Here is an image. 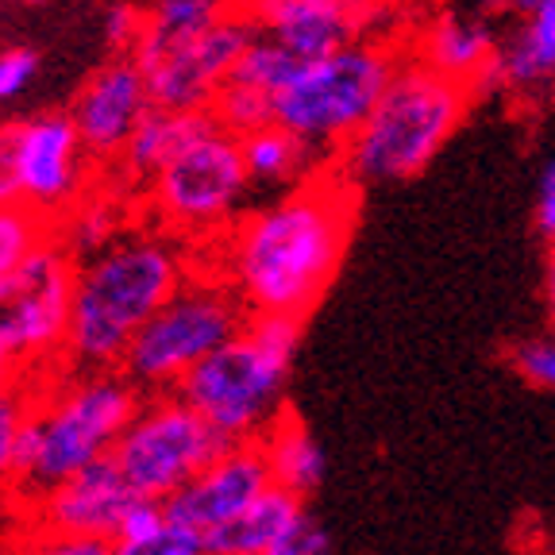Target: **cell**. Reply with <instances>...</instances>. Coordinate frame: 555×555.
I'll return each instance as SVG.
<instances>
[{
  "instance_id": "obj_1",
  "label": "cell",
  "mask_w": 555,
  "mask_h": 555,
  "mask_svg": "<svg viewBox=\"0 0 555 555\" xmlns=\"http://www.w3.org/2000/svg\"><path fill=\"white\" fill-rule=\"evenodd\" d=\"M359 220V182L321 170L220 235L217 274L251 312L309 317L347 259Z\"/></svg>"
},
{
  "instance_id": "obj_2",
  "label": "cell",
  "mask_w": 555,
  "mask_h": 555,
  "mask_svg": "<svg viewBox=\"0 0 555 555\" xmlns=\"http://www.w3.org/2000/svg\"><path fill=\"white\" fill-rule=\"evenodd\" d=\"M185 255L158 232H124L78 262L66 371H113L139 328L185 286Z\"/></svg>"
},
{
  "instance_id": "obj_3",
  "label": "cell",
  "mask_w": 555,
  "mask_h": 555,
  "mask_svg": "<svg viewBox=\"0 0 555 555\" xmlns=\"http://www.w3.org/2000/svg\"><path fill=\"white\" fill-rule=\"evenodd\" d=\"M475 96L467 81L448 78L401 51L390 86L382 89L366 124L339 147V170L359 185L416 178L463 128Z\"/></svg>"
},
{
  "instance_id": "obj_4",
  "label": "cell",
  "mask_w": 555,
  "mask_h": 555,
  "mask_svg": "<svg viewBox=\"0 0 555 555\" xmlns=\"http://www.w3.org/2000/svg\"><path fill=\"white\" fill-rule=\"evenodd\" d=\"M297 344H301V317L251 312L228 344H220L178 382V393L228 443L262 440L267 428L286 413L282 398Z\"/></svg>"
},
{
  "instance_id": "obj_5",
  "label": "cell",
  "mask_w": 555,
  "mask_h": 555,
  "mask_svg": "<svg viewBox=\"0 0 555 555\" xmlns=\"http://www.w3.org/2000/svg\"><path fill=\"white\" fill-rule=\"evenodd\" d=\"M143 398L147 393L139 390L120 366L74 371L69 378L54 382L43 398H35L31 413L39 421V451H35L31 467L12 482L16 494L35 502L74 470L113 455Z\"/></svg>"
},
{
  "instance_id": "obj_6",
  "label": "cell",
  "mask_w": 555,
  "mask_h": 555,
  "mask_svg": "<svg viewBox=\"0 0 555 555\" xmlns=\"http://www.w3.org/2000/svg\"><path fill=\"white\" fill-rule=\"evenodd\" d=\"M405 43L359 35L336 51L309 59L286 89L274 93V120L312 151H336L366 124L382 89L390 86Z\"/></svg>"
},
{
  "instance_id": "obj_7",
  "label": "cell",
  "mask_w": 555,
  "mask_h": 555,
  "mask_svg": "<svg viewBox=\"0 0 555 555\" xmlns=\"http://www.w3.org/2000/svg\"><path fill=\"white\" fill-rule=\"evenodd\" d=\"M251 309L224 278H190L131 339L120 371L143 393L178 390V382L205 356L247 324Z\"/></svg>"
},
{
  "instance_id": "obj_8",
  "label": "cell",
  "mask_w": 555,
  "mask_h": 555,
  "mask_svg": "<svg viewBox=\"0 0 555 555\" xmlns=\"http://www.w3.org/2000/svg\"><path fill=\"white\" fill-rule=\"evenodd\" d=\"M251 185L243 143L228 128H212L178 151L147 185V208L173 235L212 240L235 224V208Z\"/></svg>"
},
{
  "instance_id": "obj_9",
  "label": "cell",
  "mask_w": 555,
  "mask_h": 555,
  "mask_svg": "<svg viewBox=\"0 0 555 555\" xmlns=\"http://www.w3.org/2000/svg\"><path fill=\"white\" fill-rule=\"evenodd\" d=\"M224 448V436L208 425L182 393L166 390L143 398L131 425L124 428L120 443L113 448V460L120 463L135 494L166 502Z\"/></svg>"
},
{
  "instance_id": "obj_10",
  "label": "cell",
  "mask_w": 555,
  "mask_h": 555,
  "mask_svg": "<svg viewBox=\"0 0 555 555\" xmlns=\"http://www.w3.org/2000/svg\"><path fill=\"white\" fill-rule=\"evenodd\" d=\"M78 294V259L59 235L35 247L9 282H0V332L27 371L66 366L69 317Z\"/></svg>"
},
{
  "instance_id": "obj_11",
  "label": "cell",
  "mask_w": 555,
  "mask_h": 555,
  "mask_svg": "<svg viewBox=\"0 0 555 555\" xmlns=\"http://www.w3.org/2000/svg\"><path fill=\"white\" fill-rule=\"evenodd\" d=\"M255 31L259 27L240 9H232L224 20H217L193 39H182V43L166 47L155 59L139 62L143 74H147L151 101L158 108H208L217 89L232 78L235 62L247 51Z\"/></svg>"
},
{
  "instance_id": "obj_12",
  "label": "cell",
  "mask_w": 555,
  "mask_h": 555,
  "mask_svg": "<svg viewBox=\"0 0 555 555\" xmlns=\"http://www.w3.org/2000/svg\"><path fill=\"white\" fill-rule=\"evenodd\" d=\"M20 190L31 208L43 217L59 220L81 193L89 190V151L81 143V131L69 116L35 113L20 131Z\"/></svg>"
},
{
  "instance_id": "obj_13",
  "label": "cell",
  "mask_w": 555,
  "mask_h": 555,
  "mask_svg": "<svg viewBox=\"0 0 555 555\" xmlns=\"http://www.w3.org/2000/svg\"><path fill=\"white\" fill-rule=\"evenodd\" d=\"M151 108L155 101H151L143 66L131 54H113L81 81L74 104H69V116L78 124L89 158L108 166L120 158V151L128 147V139L135 135Z\"/></svg>"
},
{
  "instance_id": "obj_14",
  "label": "cell",
  "mask_w": 555,
  "mask_h": 555,
  "mask_svg": "<svg viewBox=\"0 0 555 555\" xmlns=\"http://www.w3.org/2000/svg\"><path fill=\"white\" fill-rule=\"evenodd\" d=\"M267 486H274V478H270V463L262 455V443L259 440L228 443L217 460L208 463V467H201L182 490H173L166 498V517L208 537L224 520H232L235 513L247 509Z\"/></svg>"
},
{
  "instance_id": "obj_15",
  "label": "cell",
  "mask_w": 555,
  "mask_h": 555,
  "mask_svg": "<svg viewBox=\"0 0 555 555\" xmlns=\"http://www.w3.org/2000/svg\"><path fill=\"white\" fill-rule=\"evenodd\" d=\"M235 9L301 59H321L359 35H371L374 20L386 12L378 0H235Z\"/></svg>"
},
{
  "instance_id": "obj_16",
  "label": "cell",
  "mask_w": 555,
  "mask_h": 555,
  "mask_svg": "<svg viewBox=\"0 0 555 555\" xmlns=\"http://www.w3.org/2000/svg\"><path fill=\"white\" fill-rule=\"evenodd\" d=\"M131 498H135V490L124 478L120 463L113 455H104V460H93L89 467L62 478L43 498H35V529L116 540V529H120V517Z\"/></svg>"
},
{
  "instance_id": "obj_17",
  "label": "cell",
  "mask_w": 555,
  "mask_h": 555,
  "mask_svg": "<svg viewBox=\"0 0 555 555\" xmlns=\"http://www.w3.org/2000/svg\"><path fill=\"white\" fill-rule=\"evenodd\" d=\"M405 51L428 62L433 69L455 81H467L478 96L486 89H498V54L502 39L490 27V20L470 12H436L433 20L416 27L413 39H405Z\"/></svg>"
},
{
  "instance_id": "obj_18",
  "label": "cell",
  "mask_w": 555,
  "mask_h": 555,
  "mask_svg": "<svg viewBox=\"0 0 555 555\" xmlns=\"http://www.w3.org/2000/svg\"><path fill=\"white\" fill-rule=\"evenodd\" d=\"M517 24L502 39L498 89L544 93L555 86V0H513Z\"/></svg>"
},
{
  "instance_id": "obj_19",
  "label": "cell",
  "mask_w": 555,
  "mask_h": 555,
  "mask_svg": "<svg viewBox=\"0 0 555 555\" xmlns=\"http://www.w3.org/2000/svg\"><path fill=\"white\" fill-rule=\"evenodd\" d=\"M217 116L212 108H151L143 116V124L135 128V135L128 139V147L116 158V173L120 182L139 190V185H151L158 170L170 163L178 151H185L193 139H201L205 131L217 128Z\"/></svg>"
},
{
  "instance_id": "obj_20",
  "label": "cell",
  "mask_w": 555,
  "mask_h": 555,
  "mask_svg": "<svg viewBox=\"0 0 555 555\" xmlns=\"http://www.w3.org/2000/svg\"><path fill=\"white\" fill-rule=\"evenodd\" d=\"M305 517L301 494L286 490V486H267L259 498L232 520H224L220 529L208 532V552L212 555H267L278 540L294 529Z\"/></svg>"
},
{
  "instance_id": "obj_21",
  "label": "cell",
  "mask_w": 555,
  "mask_h": 555,
  "mask_svg": "<svg viewBox=\"0 0 555 555\" xmlns=\"http://www.w3.org/2000/svg\"><path fill=\"white\" fill-rule=\"evenodd\" d=\"M243 143V163H247V173L251 182L262 185H297L305 178H312V158L321 151H312L301 135H294L282 124H262V128L240 135Z\"/></svg>"
},
{
  "instance_id": "obj_22",
  "label": "cell",
  "mask_w": 555,
  "mask_h": 555,
  "mask_svg": "<svg viewBox=\"0 0 555 555\" xmlns=\"http://www.w3.org/2000/svg\"><path fill=\"white\" fill-rule=\"evenodd\" d=\"M262 455L270 463V478L278 486H286L294 494H312L324 478V451L312 440L309 428L297 416L282 413L262 436Z\"/></svg>"
},
{
  "instance_id": "obj_23",
  "label": "cell",
  "mask_w": 555,
  "mask_h": 555,
  "mask_svg": "<svg viewBox=\"0 0 555 555\" xmlns=\"http://www.w3.org/2000/svg\"><path fill=\"white\" fill-rule=\"evenodd\" d=\"M54 235L78 262L89 259L124 235V205L108 190H86L54 220Z\"/></svg>"
},
{
  "instance_id": "obj_24",
  "label": "cell",
  "mask_w": 555,
  "mask_h": 555,
  "mask_svg": "<svg viewBox=\"0 0 555 555\" xmlns=\"http://www.w3.org/2000/svg\"><path fill=\"white\" fill-rule=\"evenodd\" d=\"M235 9V0H151L147 4V31L135 43L131 59L147 62L155 54H163L166 47L193 39L205 27H212L217 20H224Z\"/></svg>"
},
{
  "instance_id": "obj_25",
  "label": "cell",
  "mask_w": 555,
  "mask_h": 555,
  "mask_svg": "<svg viewBox=\"0 0 555 555\" xmlns=\"http://www.w3.org/2000/svg\"><path fill=\"white\" fill-rule=\"evenodd\" d=\"M305 62H309V59H301L297 51H289L278 35L255 31V39L247 43V51H243L240 62H235L232 78L251 81V86L267 89V93L274 96L278 89H286L289 81L297 78V69H301Z\"/></svg>"
},
{
  "instance_id": "obj_26",
  "label": "cell",
  "mask_w": 555,
  "mask_h": 555,
  "mask_svg": "<svg viewBox=\"0 0 555 555\" xmlns=\"http://www.w3.org/2000/svg\"><path fill=\"white\" fill-rule=\"evenodd\" d=\"M54 235V220L43 217L27 201L0 205V282H9L12 270Z\"/></svg>"
},
{
  "instance_id": "obj_27",
  "label": "cell",
  "mask_w": 555,
  "mask_h": 555,
  "mask_svg": "<svg viewBox=\"0 0 555 555\" xmlns=\"http://www.w3.org/2000/svg\"><path fill=\"white\" fill-rule=\"evenodd\" d=\"M208 108L220 120V128H228L232 135H247V131L262 128V124H274V96L240 78H228Z\"/></svg>"
},
{
  "instance_id": "obj_28",
  "label": "cell",
  "mask_w": 555,
  "mask_h": 555,
  "mask_svg": "<svg viewBox=\"0 0 555 555\" xmlns=\"http://www.w3.org/2000/svg\"><path fill=\"white\" fill-rule=\"evenodd\" d=\"M39 393L27 386V378L20 382L16 390L0 393V486L16 478V443H20V428H24L27 413L35 409Z\"/></svg>"
},
{
  "instance_id": "obj_29",
  "label": "cell",
  "mask_w": 555,
  "mask_h": 555,
  "mask_svg": "<svg viewBox=\"0 0 555 555\" xmlns=\"http://www.w3.org/2000/svg\"><path fill=\"white\" fill-rule=\"evenodd\" d=\"M116 555H212L208 552L205 532L166 520L163 529L147 540H131V544H116Z\"/></svg>"
},
{
  "instance_id": "obj_30",
  "label": "cell",
  "mask_w": 555,
  "mask_h": 555,
  "mask_svg": "<svg viewBox=\"0 0 555 555\" xmlns=\"http://www.w3.org/2000/svg\"><path fill=\"white\" fill-rule=\"evenodd\" d=\"M16 555H116L113 537H78V532H51L35 529Z\"/></svg>"
},
{
  "instance_id": "obj_31",
  "label": "cell",
  "mask_w": 555,
  "mask_h": 555,
  "mask_svg": "<svg viewBox=\"0 0 555 555\" xmlns=\"http://www.w3.org/2000/svg\"><path fill=\"white\" fill-rule=\"evenodd\" d=\"M104 43L113 47V54H131L135 43L147 31V4H135V0H113L104 9L101 20Z\"/></svg>"
},
{
  "instance_id": "obj_32",
  "label": "cell",
  "mask_w": 555,
  "mask_h": 555,
  "mask_svg": "<svg viewBox=\"0 0 555 555\" xmlns=\"http://www.w3.org/2000/svg\"><path fill=\"white\" fill-rule=\"evenodd\" d=\"M513 366H517L520 378L532 382V386L555 390V332H544V336H532V339H525V344H517Z\"/></svg>"
},
{
  "instance_id": "obj_33",
  "label": "cell",
  "mask_w": 555,
  "mask_h": 555,
  "mask_svg": "<svg viewBox=\"0 0 555 555\" xmlns=\"http://www.w3.org/2000/svg\"><path fill=\"white\" fill-rule=\"evenodd\" d=\"M166 502H158V498H143L135 494L128 502V509H124L120 517V529H116V544H131V540H147L155 537L158 529L166 525Z\"/></svg>"
},
{
  "instance_id": "obj_34",
  "label": "cell",
  "mask_w": 555,
  "mask_h": 555,
  "mask_svg": "<svg viewBox=\"0 0 555 555\" xmlns=\"http://www.w3.org/2000/svg\"><path fill=\"white\" fill-rule=\"evenodd\" d=\"M20 131H24V120L0 124V205L24 201V190H20Z\"/></svg>"
},
{
  "instance_id": "obj_35",
  "label": "cell",
  "mask_w": 555,
  "mask_h": 555,
  "mask_svg": "<svg viewBox=\"0 0 555 555\" xmlns=\"http://www.w3.org/2000/svg\"><path fill=\"white\" fill-rule=\"evenodd\" d=\"M35 69H39V54L31 47H9L0 51V104L20 96L27 86H31Z\"/></svg>"
},
{
  "instance_id": "obj_36",
  "label": "cell",
  "mask_w": 555,
  "mask_h": 555,
  "mask_svg": "<svg viewBox=\"0 0 555 555\" xmlns=\"http://www.w3.org/2000/svg\"><path fill=\"white\" fill-rule=\"evenodd\" d=\"M267 555H332V540H328V532L305 513V517L297 520L294 529L278 540Z\"/></svg>"
},
{
  "instance_id": "obj_37",
  "label": "cell",
  "mask_w": 555,
  "mask_h": 555,
  "mask_svg": "<svg viewBox=\"0 0 555 555\" xmlns=\"http://www.w3.org/2000/svg\"><path fill=\"white\" fill-rule=\"evenodd\" d=\"M532 224L544 240L555 235V155L544 163L540 170V182H537V205H532Z\"/></svg>"
},
{
  "instance_id": "obj_38",
  "label": "cell",
  "mask_w": 555,
  "mask_h": 555,
  "mask_svg": "<svg viewBox=\"0 0 555 555\" xmlns=\"http://www.w3.org/2000/svg\"><path fill=\"white\" fill-rule=\"evenodd\" d=\"M27 366L20 363V356L12 351V344L4 339V332H0V393H9L16 390L20 382H24Z\"/></svg>"
},
{
  "instance_id": "obj_39",
  "label": "cell",
  "mask_w": 555,
  "mask_h": 555,
  "mask_svg": "<svg viewBox=\"0 0 555 555\" xmlns=\"http://www.w3.org/2000/svg\"><path fill=\"white\" fill-rule=\"evenodd\" d=\"M544 309H547V324L555 332V235L547 240V251H544Z\"/></svg>"
},
{
  "instance_id": "obj_40",
  "label": "cell",
  "mask_w": 555,
  "mask_h": 555,
  "mask_svg": "<svg viewBox=\"0 0 555 555\" xmlns=\"http://www.w3.org/2000/svg\"><path fill=\"white\" fill-rule=\"evenodd\" d=\"M378 4L390 12V9H421V4H433V0H378Z\"/></svg>"
},
{
  "instance_id": "obj_41",
  "label": "cell",
  "mask_w": 555,
  "mask_h": 555,
  "mask_svg": "<svg viewBox=\"0 0 555 555\" xmlns=\"http://www.w3.org/2000/svg\"><path fill=\"white\" fill-rule=\"evenodd\" d=\"M16 4H43V0H16Z\"/></svg>"
},
{
  "instance_id": "obj_42",
  "label": "cell",
  "mask_w": 555,
  "mask_h": 555,
  "mask_svg": "<svg viewBox=\"0 0 555 555\" xmlns=\"http://www.w3.org/2000/svg\"><path fill=\"white\" fill-rule=\"evenodd\" d=\"M0 12H4V4H0Z\"/></svg>"
}]
</instances>
